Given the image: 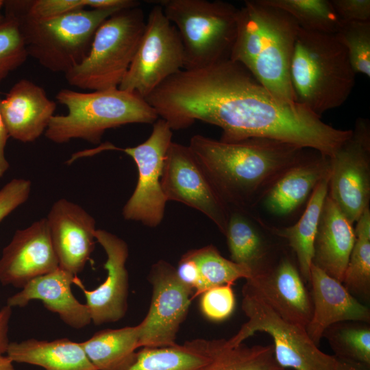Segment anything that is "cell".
I'll list each match as a JSON object with an SVG mask.
<instances>
[{
    "mask_svg": "<svg viewBox=\"0 0 370 370\" xmlns=\"http://www.w3.org/2000/svg\"><path fill=\"white\" fill-rule=\"evenodd\" d=\"M145 100L172 130L201 121L219 127V140L227 143L269 138L331 158L352 133L324 123L299 103L279 100L243 65L230 58L182 69Z\"/></svg>",
    "mask_w": 370,
    "mask_h": 370,
    "instance_id": "obj_1",
    "label": "cell"
},
{
    "mask_svg": "<svg viewBox=\"0 0 370 370\" xmlns=\"http://www.w3.org/2000/svg\"><path fill=\"white\" fill-rule=\"evenodd\" d=\"M188 147L229 208L244 210L262 201L308 149L269 138L227 143L201 134L192 136Z\"/></svg>",
    "mask_w": 370,
    "mask_h": 370,
    "instance_id": "obj_2",
    "label": "cell"
},
{
    "mask_svg": "<svg viewBox=\"0 0 370 370\" xmlns=\"http://www.w3.org/2000/svg\"><path fill=\"white\" fill-rule=\"evenodd\" d=\"M287 12L264 0H247L238 8L230 59L243 65L279 100L295 103L291 63L299 29Z\"/></svg>",
    "mask_w": 370,
    "mask_h": 370,
    "instance_id": "obj_3",
    "label": "cell"
},
{
    "mask_svg": "<svg viewBox=\"0 0 370 370\" xmlns=\"http://www.w3.org/2000/svg\"><path fill=\"white\" fill-rule=\"evenodd\" d=\"M356 75L336 34L299 27L291 63L296 103L321 117L347 101Z\"/></svg>",
    "mask_w": 370,
    "mask_h": 370,
    "instance_id": "obj_4",
    "label": "cell"
},
{
    "mask_svg": "<svg viewBox=\"0 0 370 370\" xmlns=\"http://www.w3.org/2000/svg\"><path fill=\"white\" fill-rule=\"evenodd\" d=\"M4 15L14 18L27 53L46 69L65 74L88 54L101 24L125 8L78 9L63 15L36 19L23 10L18 0L4 1Z\"/></svg>",
    "mask_w": 370,
    "mask_h": 370,
    "instance_id": "obj_5",
    "label": "cell"
},
{
    "mask_svg": "<svg viewBox=\"0 0 370 370\" xmlns=\"http://www.w3.org/2000/svg\"><path fill=\"white\" fill-rule=\"evenodd\" d=\"M56 99L68 112L54 115L45 135L59 144L80 138L97 145L108 129L131 123L153 124L159 119L145 99L119 88L90 92L63 88Z\"/></svg>",
    "mask_w": 370,
    "mask_h": 370,
    "instance_id": "obj_6",
    "label": "cell"
},
{
    "mask_svg": "<svg viewBox=\"0 0 370 370\" xmlns=\"http://www.w3.org/2000/svg\"><path fill=\"white\" fill-rule=\"evenodd\" d=\"M176 27L184 49V69L208 66L230 58L238 8L223 1L158 0Z\"/></svg>",
    "mask_w": 370,
    "mask_h": 370,
    "instance_id": "obj_7",
    "label": "cell"
},
{
    "mask_svg": "<svg viewBox=\"0 0 370 370\" xmlns=\"http://www.w3.org/2000/svg\"><path fill=\"white\" fill-rule=\"evenodd\" d=\"M145 23L140 5L110 16L97 29L87 56L64 74L67 83L90 91L119 88L137 51Z\"/></svg>",
    "mask_w": 370,
    "mask_h": 370,
    "instance_id": "obj_8",
    "label": "cell"
},
{
    "mask_svg": "<svg viewBox=\"0 0 370 370\" xmlns=\"http://www.w3.org/2000/svg\"><path fill=\"white\" fill-rule=\"evenodd\" d=\"M242 294L241 308L248 320L227 340L230 346H237L256 332H262L271 336L274 356L280 367L336 370V357L321 351L309 337L305 327L282 318L258 297L245 291Z\"/></svg>",
    "mask_w": 370,
    "mask_h": 370,
    "instance_id": "obj_9",
    "label": "cell"
},
{
    "mask_svg": "<svg viewBox=\"0 0 370 370\" xmlns=\"http://www.w3.org/2000/svg\"><path fill=\"white\" fill-rule=\"evenodd\" d=\"M184 64L179 33L162 7L156 3L149 12L137 51L119 88L145 99L166 79L184 69Z\"/></svg>",
    "mask_w": 370,
    "mask_h": 370,
    "instance_id": "obj_10",
    "label": "cell"
},
{
    "mask_svg": "<svg viewBox=\"0 0 370 370\" xmlns=\"http://www.w3.org/2000/svg\"><path fill=\"white\" fill-rule=\"evenodd\" d=\"M173 130L159 118L153 124L149 138L143 143L121 149L136 164L138 177L136 188L124 205L123 218L156 227L164 219L166 203L161 179L168 149L172 143Z\"/></svg>",
    "mask_w": 370,
    "mask_h": 370,
    "instance_id": "obj_11",
    "label": "cell"
},
{
    "mask_svg": "<svg viewBox=\"0 0 370 370\" xmlns=\"http://www.w3.org/2000/svg\"><path fill=\"white\" fill-rule=\"evenodd\" d=\"M330 160L328 195L353 224L370 200V125L358 118L350 137Z\"/></svg>",
    "mask_w": 370,
    "mask_h": 370,
    "instance_id": "obj_12",
    "label": "cell"
},
{
    "mask_svg": "<svg viewBox=\"0 0 370 370\" xmlns=\"http://www.w3.org/2000/svg\"><path fill=\"white\" fill-rule=\"evenodd\" d=\"M148 280L151 299L147 315L138 325L139 348L173 346L194 292L181 282L175 268L163 260L152 265Z\"/></svg>",
    "mask_w": 370,
    "mask_h": 370,
    "instance_id": "obj_13",
    "label": "cell"
},
{
    "mask_svg": "<svg viewBox=\"0 0 370 370\" xmlns=\"http://www.w3.org/2000/svg\"><path fill=\"white\" fill-rule=\"evenodd\" d=\"M167 201H175L206 215L224 235L230 208L219 196L188 145L172 141L161 179Z\"/></svg>",
    "mask_w": 370,
    "mask_h": 370,
    "instance_id": "obj_14",
    "label": "cell"
},
{
    "mask_svg": "<svg viewBox=\"0 0 370 370\" xmlns=\"http://www.w3.org/2000/svg\"><path fill=\"white\" fill-rule=\"evenodd\" d=\"M245 280L242 291L262 299L282 318L305 328L308 325L312 312L310 292L286 251L280 247L263 269Z\"/></svg>",
    "mask_w": 370,
    "mask_h": 370,
    "instance_id": "obj_15",
    "label": "cell"
},
{
    "mask_svg": "<svg viewBox=\"0 0 370 370\" xmlns=\"http://www.w3.org/2000/svg\"><path fill=\"white\" fill-rule=\"evenodd\" d=\"M95 236L106 254V278L92 291L87 290L77 275L73 284L84 294L92 322L100 325L119 321L127 312L129 278L126 262L129 250L125 241L106 230L97 229Z\"/></svg>",
    "mask_w": 370,
    "mask_h": 370,
    "instance_id": "obj_16",
    "label": "cell"
},
{
    "mask_svg": "<svg viewBox=\"0 0 370 370\" xmlns=\"http://www.w3.org/2000/svg\"><path fill=\"white\" fill-rule=\"evenodd\" d=\"M59 267L46 218L18 230L3 249L0 283L23 288L32 280Z\"/></svg>",
    "mask_w": 370,
    "mask_h": 370,
    "instance_id": "obj_17",
    "label": "cell"
},
{
    "mask_svg": "<svg viewBox=\"0 0 370 370\" xmlns=\"http://www.w3.org/2000/svg\"><path fill=\"white\" fill-rule=\"evenodd\" d=\"M45 218L59 267L77 275L94 250L95 219L82 207L64 198L53 203Z\"/></svg>",
    "mask_w": 370,
    "mask_h": 370,
    "instance_id": "obj_18",
    "label": "cell"
},
{
    "mask_svg": "<svg viewBox=\"0 0 370 370\" xmlns=\"http://www.w3.org/2000/svg\"><path fill=\"white\" fill-rule=\"evenodd\" d=\"M308 284L312 304L310 320L306 330L319 346L323 334L332 324L345 321L370 323V310L352 295L337 280L313 264Z\"/></svg>",
    "mask_w": 370,
    "mask_h": 370,
    "instance_id": "obj_19",
    "label": "cell"
},
{
    "mask_svg": "<svg viewBox=\"0 0 370 370\" xmlns=\"http://www.w3.org/2000/svg\"><path fill=\"white\" fill-rule=\"evenodd\" d=\"M56 109L45 89L22 79L0 99V112L10 137L30 143L45 132Z\"/></svg>",
    "mask_w": 370,
    "mask_h": 370,
    "instance_id": "obj_20",
    "label": "cell"
},
{
    "mask_svg": "<svg viewBox=\"0 0 370 370\" xmlns=\"http://www.w3.org/2000/svg\"><path fill=\"white\" fill-rule=\"evenodd\" d=\"M75 275L58 267L54 271L29 282L21 291L10 296L7 305L25 307L32 300H40L49 311L74 329L89 325L91 317L86 304L79 302L71 291Z\"/></svg>",
    "mask_w": 370,
    "mask_h": 370,
    "instance_id": "obj_21",
    "label": "cell"
},
{
    "mask_svg": "<svg viewBox=\"0 0 370 370\" xmlns=\"http://www.w3.org/2000/svg\"><path fill=\"white\" fill-rule=\"evenodd\" d=\"M355 240L352 224L328 194L319 217L312 264L342 283Z\"/></svg>",
    "mask_w": 370,
    "mask_h": 370,
    "instance_id": "obj_22",
    "label": "cell"
},
{
    "mask_svg": "<svg viewBox=\"0 0 370 370\" xmlns=\"http://www.w3.org/2000/svg\"><path fill=\"white\" fill-rule=\"evenodd\" d=\"M330 173V158L315 151L307 153L288 169L262 199L266 210L276 216L287 215L310 195L317 185Z\"/></svg>",
    "mask_w": 370,
    "mask_h": 370,
    "instance_id": "obj_23",
    "label": "cell"
},
{
    "mask_svg": "<svg viewBox=\"0 0 370 370\" xmlns=\"http://www.w3.org/2000/svg\"><path fill=\"white\" fill-rule=\"evenodd\" d=\"M224 236L231 260L248 267L251 275L264 269L280 248L264 236L258 228L256 218L244 209L230 208Z\"/></svg>",
    "mask_w": 370,
    "mask_h": 370,
    "instance_id": "obj_24",
    "label": "cell"
},
{
    "mask_svg": "<svg viewBox=\"0 0 370 370\" xmlns=\"http://www.w3.org/2000/svg\"><path fill=\"white\" fill-rule=\"evenodd\" d=\"M6 356L13 362L36 365L45 370H97L80 343L67 338L51 341L29 338L12 342Z\"/></svg>",
    "mask_w": 370,
    "mask_h": 370,
    "instance_id": "obj_25",
    "label": "cell"
},
{
    "mask_svg": "<svg viewBox=\"0 0 370 370\" xmlns=\"http://www.w3.org/2000/svg\"><path fill=\"white\" fill-rule=\"evenodd\" d=\"M330 173L314 188L307 206L298 221L289 227H277L258 219L271 234L284 239L295 254L298 269L305 283H308L314 251V241L325 198L328 193Z\"/></svg>",
    "mask_w": 370,
    "mask_h": 370,
    "instance_id": "obj_26",
    "label": "cell"
},
{
    "mask_svg": "<svg viewBox=\"0 0 370 370\" xmlns=\"http://www.w3.org/2000/svg\"><path fill=\"white\" fill-rule=\"evenodd\" d=\"M225 341L197 338L170 347H143L125 370H201Z\"/></svg>",
    "mask_w": 370,
    "mask_h": 370,
    "instance_id": "obj_27",
    "label": "cell"
},
{
    "mask_svg": "<svg viewBox=\"0 0 370 370\" xmlns=\"http://www.w3.org/2000/svg\"><path fill=\"white\" fill-rule=\"evenodd\" d=\"M80 345L97 370H125L139 349V328L137 325L100 330Z\"/></svg>",
    "mask_w": 370,
    "mask_h": 370,
    "instance_id": "obj_28",
    "label": "cell"
},
{
    "mask_svg": "<svg viewBox=\"0 0 370 370\" xmlns=\"http://www.w3.org/2000/svg\"><path fill=\"white\" fill-rule=\"evenodd\" d=\"M186 254L196 263L199 273V285L193 297L212 287L232 285L239 279L247 280L251 276L248 267L224 258L212 245L189 250Z\"/></svg>",
    "mask_w": 370,
    "mask_h": 370,
    "instance_id": "obj_29",
    "label": "cell"
},
{
    "mask_svg": "<svg viewBox=\"0 0 370 370\" xmlns=\"http://www.w3.org/2000/svg\"><path fill=\"white\" fill-rule=\"evenodd\" d=\"M356 240L342 284L355 297H370V210L367 208L356 221Z\"/></svg>",
    "mask_w": 370,
    "mask_h": 370,
    "instance_id": "obj_30",
    "label": "cell"
},
{
    "mask_svg": "<svg viewBox=\"0 0 370 370\" xmlns=\"http://www.w3.org/2000/svg\"><path fill=\"white\" fill-rule=\"evenodd\" d=\"M273 345L230 346L227 339L201 370H278Z\"/></svg>",
    "mask_w": 370,
    "mask_h": 370,
    "instance_id": "obj_31",
    "label": "cell"
},
{
    "mask_svg": "<svg viewBox=\"0 0 370 370\" xmlns=\"http://www.w3.org/2000/svg\"><path fill=\"white\" fill-rule=\"evenodd\" d=\"M325 338L334 356L370 366V325L369 323L345 321L331 325Z\"/></svg>",
    "mask_w": 370,
    "mask_h": 370,
    "instance_id": "obj_32",
    "label": "cell"
},
{
    "mask_svg": "<svg viewBox=\"0 0 370 370\" xmlns=\"http://www.w3.org/2000/svg\"><path fill=\"white\" fill-rule=\"evenodd\" d=\"M290 14L304 29L337 33L341 21L330 0H264Z\"/></svg>",
    "mask_w": 370,
    "mask_h": 370,
    "instance_id": "obj_33",
    "label": "cell"
},
{
    "mask_svg": "<svg viewBox=\"0 0 370 370\" xmlns=\"http://www.w3.org/2000/svg\"><path fill=\"white\" fill-rule=\"evenodd\" d=\"M356 73L370 76V21L342 23L335 34Z\"/></svg>",
    "mask_w": 370,
    "mask_h": 370,
    "instance_id": "obj_34",
    "label": "cell"
},
{
    "mask_svg": "<svg viewBox=\"0 0 370 370\" xmlns=\"http://www.w3.org/2000/svg\"><path fill=\"white\" fill-rule=\"evenodd\" d=\"M28 56L16 21L5 16L0 23V83L23 65Z\"/></svg>",
    "mask_w": 370,
    "mask_h": 370,
    "instance_id": "obj_35",
    "label": "cell"
},
{
    "mask_svg": "<svg viewBox=\"0 0 370 370\" xmlns=\"http://www.w3.org/2000/svg\"><path fill=\"white\" fill-rule=\"evenodd\" d=\"M232 286L212 287L201 294L199 307L205 317L212 321H222L230 317L236 305Z\"/></svg>",
    "mask_w": 370,
    "mask_h": 370,
    "instance_id": "obj_36",
    "label": "cell"
},
{
    "mask_svg": "<svg viewBox=\"0 0 370 370\" xmlns=\"http://www.w3.org/2000/svg\"><path fill=\"white\" fill-rule=\"evenodd\" d=\"M18 2L25 13L36 19L55 18L86 8L85 0H18Z\"/></svg>",
    "mask_w": 370,
    "mask_h": 370,
    "instance_id": "obj_37",
    "label": "cell"
},
{
    "mask_svg": "<svg viewBox=\"0 0 370 370\" xmlns=\"http://www.w3.org/2000/svg\"><path fill=\"white\" fill-rule=\"evenodd\" d=\"M32 183L25 179H12L0 189V222L29 198Z\"/></svg>",
    "mask_w": 370,
    "mask_h": 370,
    "instance_id": "obj_38",
    "label": "cell"
},
{
    "mask_svg": "<svg viewBox=\"0 0 370 370\" xmlns=\"http://www.w3.org/2000/svg\"><path fill=\"white\" fill-rule=\"evenodd\" d=\"M341 23L370 21L369 0H331Z\"/></svg>",
    "mask_w": 370,
    "mask_h": 370,
    "instance_id": "obj_39",
    "label": "cell"
},
{
    "mask_svg": "<svg viewBox=\"0 0 370 370\" xmlns=\"http://www.w3.org/2000/svg\"><path fill=\"white\" fill-rule=\"evenodd\" d=\"M175 269L181 282L192 289L195 293L199 282V273L195 261L185 253L180 258Z\"/></svg>",
    "mask_w": 370,
    "mask_h": 370,
    "instance_id": "obj_40",
    "label": "cell"
},
{
    "mask_svg": "<svg viewBox=\"0 0 370 370\" xmlns=\"http://www.w3.org/2000/svg\"><path fill=\"white\" fill-rule=\"evenodd\" d=\"M12 315V307L5 305L0 310V354H6L10 344L8 339L9 322Z\"/></svg>",
    "mask_w": 370,
    "mask_h": 370,
    "instance_id": "obj_41",
    "label": "cell"
},
{
    "mask_svg": "<svg viewBox=\"0 0 370 370\" xmlns=\"http://www.w3.org/2000/svg\"><path fill=\"white\" fill-rule=\"evenodd\" d=\"M9 138V134L0 112V178L5 174L10 166L5 156V147Z\"/></svg>",
    "mask_w": 370,
    "mask_h": 370,
    "instance_id": "obj_42",
    "label": "cell"
},
{
    "mask_svg": "<svg viewBox=\"0 0 370 370\" xmlns=\"http://www.w3.org/2000/svg\"><path fill=\"white\" fill-rule=\"evenodd\" d=\"M337 358L336 370H370V366L349 360Z\"/></svg>",
    "mask_w": 370,
    "mask_h": 370,
    "instance_id": "obj_43",
    "label": "cell"
},
{
    "mask_svg": "<svg viewBox=\"0 0 370 370\" xmlns=\"http://www.w3.org/2000/svg\"><path fill=\"white\" fill-rule=\"evenodd\" d=\"M0 370H15L13 362L7 356L0 354Z\"/></svg>",
    "mask_w": 370,
    "mask_h": 370,
    "instance_id": "obj_44",
    "label": "cell"
},
{
    "mask_svg": "<svg viewBox=\"0 0 370 370\" xmlns=\"http://www.w3.org/2000/svg\"><path fill=\"white\" fill-rule=\"evenodd\" d=\"M4 18H5L4 14H1V12H0V23L3 21Z\"/></svg>",
    "mask_w": 370,
    "mask_h": 370,
    "instance_id": "obj_45",
    "label": "cell"
},
{
    "mask_svg": "<svg viewBox=\"0 0 370 370\" xmlns=\"http://www.w3.org/2000/svg\"><path fill=\"white\" fill-rule=\"evenodd\" d=\"M3 5H4V1L0 0V10L2 7H3Z\"/></svg>",
    "mask_w": 370,
    "mask_h": 370,
    "instance_id": "obj_46",
    "label": "cell"
},
{
    "mask_svg": "<svg viewBox=\"0 0 370 370\" xmlns=\"http://www.w3.org/2000/svg\"><path fill=\"white\" fill-rule=\"evenodd\" d=\"M278 370H293V369L281 368V369H280Z\"/></svg>",
    "mask_w": 370,
    "mask_h": 370,
    "instance_id": "obj_47",
    "label": "cell"
}]
</instances>
